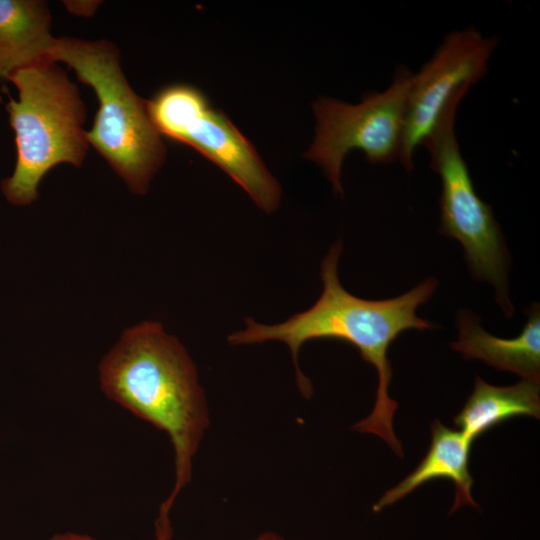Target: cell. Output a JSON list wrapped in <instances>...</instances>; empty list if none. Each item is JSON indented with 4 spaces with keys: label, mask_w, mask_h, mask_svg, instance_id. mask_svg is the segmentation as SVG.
Listing matches in <instances>:
<instances>
[{
    "label": "cell",
    "mask_w": 540,
    "mask_h": 540,
    "mask_svg": "<svg viewBox=\"0 0 540 540\" xmlns=\"http://www.w3.org/2000/svg\"><path fill=\"white\" fill-rule=\"evenodd\" d=\"M149 117L162 136L186 144L217 165L264 212H274L281 188L252 143L199 89L173 84L146 101Z\"/></svg>",
    "instance_id": "cell-6"
},
{
    "label": "cell",
    "mask_w": 540,
    "mask_h": 540,
    "mask_svg": "<svg viewBox=\"0 0 540 540\" xmlns=\"http://www.w3.org/2000/svg\"><path fill=\"white\" fill-rule=\"evenodd\" d=\"M8 80L18 91V99L9 98L6 104L17 159L2 191L11 204L26 206L37 199L39 183L51 168L83 163L89 146L83 129L86 108L77 86L56 62L24 67Z\"/></svg>",
    "instance_id": "cell-4"
},
{
    "label": "cell",
    "mask_w": 540,
    "mask_h": 540,
    "mask_svg": "<svg viewBox=\"0 0 540 540\" xmlns=\"http://www.w3.org/2000/svg\"><path fill=\"white\" fill-rule=\"evenodd\" d=\"M254 540H283V538L273 532H266L261 534Z\"/></svg>",
    "instance_id": "cell-14"
},
{
    "label": "cell",
    "mask_w": 540,
    "mask_h": 540,
    "mask_svg": "<svg viewBox=\"0 0 540 540\" xmlns=\"http://www.w3.org/2000/svg\"><path fill=\"white\" fill-rule=\"evenodd\" d=\"M539 382H521L498 387L475 378L472 394L461 412L454 418L458 426L472 442L493 426L516 416L539 418Z\"/></svg>",
    "instance_id": "cell-12"
},
{
    "label": "cell",
    "mask_w": 540,
    "mask_h": 540,
    "mask_svg": "<svg viewBox=\"0 0 540 540\" xmlns=\"http://www.w3.org/2000/svg\"><path fill=\"white\" fill-rule=\"evenodd\" d=\"M431 433V445L425 458L399 484L384 493L373 506L375 512L394 504L420 485L437 478L454 482L455 500L451 513L465 505L478 507L471 495L473 478L468 468L473 442L463 432L444 426L438 419L431 424Z\"/></svg>",
    "instance_id": "cell-10"
},
{
    "label": "cell",
    "mask_w": 540,
    "mask_h": 540,
    "mask_svg": "<svg viewBox=\"0 0 540 540\" xmlns=\"http://www.w3.org/2000/svg\"><path fill=\"white\" fill-rule=\"evenodd\" d=\"M50 540H99V539L91 537L87 534L65 532V533H59V534L53 535Z\"/></svg>",
    "instance_id": "cell-13"
},
{
    "label": "cell",
    "mask_w": 540,
    "mask_h": 540,
    "mask_svg": "<svg viewBox=\"0 0 540 540\" xmlns=\"http://www.w3.org/2000/svg\"><path fill=\"white\" fill-rule=\"evenodd\" d=\"M51 13L40 0H0V77L50 61ZM52 62V61H51Z\"/></svg>",
    "instance_id": "cell-11"
},
{
    "label": "cell",
    "mask_w": 540,
    "mask_h": 540,
    "mask_svg": "<svg viewBox=\"0 0 540 540\" xmlns=\"http://www.w3.org/2000/svg\"><path fill=\"white\" fill-rule=\"evenodd\" d=\"M342 247L341 241L336 242L323 258L320 270L323 291L311 308L274 325L247 318L246 328L229 335L228 341L231 345L285 343L291 351L297 385L306 397L312 395V386L297 362L302 345L313 339L333 338L355 346L361 357L376 368L378 388L372 412L353 429L378 435L402 457L401 443L393 430V415L398 405L388 395L392 370L387 352L401 332L434 327L430 321L417 316L416 310L431 298L438 282L430 277L405 294L386 300L356 297L343 288L338 278Z\"/></svg>",
    "instance_id": "cell-1"
},
{
    "label": "cell",
    "mask_w": 540,
    "mask_h": 540,
    "mask_svg": "<svg viewBox=\"0 0 540 540\" xmlns=\"http://www.w3.org/2000/svg\"><path fill=\"white\" fill-rule=\"evenodd\" d=\"M412 78L413 73L400 66L385 90L367 93L358 104L327 97L313 102L315 136L304 157L322 168L336 194L344 193L341 171L350 151L363 152L371 164L399 159Z\"/></svg>",
    "instance_id": "cell-7"
},
{
    "label": "cell",
    "mask_w": 540,
    "mask_h": 540,
    "mask_svg": "<svg viewBox=\"0 0 540 540\" xmlns=\"http://www.w3.org/2000/svg\"><path fill=\"white\" fill-rule=\"evenodd\" d=\"M458 339L452 349L466 359H480L497 370L513 372L523 380L540 379V310L538 304L528 311V320L521 333L511 339L486 332L479 318L469 311H460L457 319Z\"/></svg>",
    "instance_id": "cell-9"
},
{
    "label": "cell",
    "mask_w": 540,
    "mask_h": 540,
    "mask_svg": "<svg viewBox=\"0 0 540 540\" xmlns=\"http://www.w3.org/2000/svg\"><path fill=\"white\" fill-rule=\"evenodd\" d=\"M103 393L165 432L175 454V484L160 507L169 511L191 480L193 458L209 425L198 373L180 341L156 321L127 328L99 365Z\"/></svg>",
    "instance_id": "cell-2"
},
{
    "label": "cell",
    "mask_w": 540,
    "mask_h": 540,
    "mask_svg": "<svg viewBox=\"0 0 540 540\" xmlns=\"http://www.w3.org/2000/svg\"><path fill=\"white\" fill-rule=\"evenodd\" d=\"M457 108L446 113L424 145L441 180L439 231L461 243L473 277L495 288L496 300L509 318L514 311L508 294L509 254L492 209L476 193L461 154L455 135Z\"/></svg>",
    "instance_id": "cell-5"
},
{
    "label": "cell",
    "mask_w": 540,
    "mask_h": 540,
    "mask_svg": "<svg viewBox=\"0 0 540 540\" xmlns=\"http://www.w3.org/2000/svg\"><path fill=\"white\" fill-rule=\"evenodd\" d=\"M498 39L485 37L474 27L448 34L410 85L399 161L414 168V154L433 136L446 113L458 107L469 88L487 72Z\"/></svg>",
    "instance_id": "cell-8"
},
{
    "label": "cell",
    "mask_w": 540,
    "mask_h": 540,
    "mask_svg": "<svg viewBox=\"0 0 540 540\" xmlns=\"http://www.w3.org/2000/svg\"><path fill=\"white\" fill-rule=\"evenodd\" d=\"M50 61L71 67L93 88L99 107L86 137L136 194H145L164 164L166 148L146 106L130 87L117 47L107 40L55 38Z\"/></svg>",
    "instance_id": "cell-3"
}]
</instances>
